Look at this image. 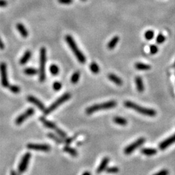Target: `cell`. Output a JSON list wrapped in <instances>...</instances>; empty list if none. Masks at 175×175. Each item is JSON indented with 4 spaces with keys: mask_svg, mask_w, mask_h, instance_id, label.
<instances>
[{
    "mask_svg": "<svg viewBox=\"0 0 175 175\" xmlns=\"http://www.w3.org/2000/svg\"><path fill=\"white\" fill-rule=\"evenodd\" d=\"M48 137H50V138L51 139L54 140L56 143L58 144H61L64 142L61 138H60L58 136H56V135L53 134V133H49V134H48Z\"/></svg>",
    "mask_w": 175,
    "mask_h": 175,
    "instance_id": "d4e9b609",
    "label": "cell"
},
{
    "mask_svg": "<svg viewBox=\"0 0 175 175\" xmlns=\"http://www.w3.org/2000/svg\"><path fill=\"white\" fill-rule=\"evenodd\" d=\"M174 66L175 67V61H174Z\"/></svg>",
    "mask_w": 175,
    "mask_h": 175,
    "instance_id": "b9f144b4",
    "label": "cell"
},
{
    "mask_svg": "<svg viewBox=\"0 0 175 175\" xmlns=\"http://www.w3.org/2000/svg\"><path fill=\"white\" fill-rule=\"evenodd\" d=\"M4 48H5V45L3 42V41H2L1 38H0V50H3Z\"/></svg>",
    "mask_w": 175,
    "mask_h": 175,
    "instance_id": "f35d334b",
    "label": "cell"
},
{
    "mask_svg": "<svg viewBox=\"0 0 175 175\" xmlns=\"http://www.w3.org/2000/svg\"><path fill=\"white\" fill-rule=\"evenodd\" d=\"M27 148L30 150L49 152L51 150L50 145L47 144H36V143H29L27 145Z\"/></svg>",
    "mask_w": 175,
    "mask_h": 175,
    "instance_id": "30bf717a",
    "label": "cell"
},
{
    "mask_svg": "<svg viewBox=\"0 0 175 175\" xmlns=\"http://www.w3.org/2000/svg\"><path fill=\"white\" fill-rule=\"evenodd\" d=\"M165 39L166 38H165V36H164V35H163V34H159L157 36V37H156V41L158 44H161L164 42L165 41Z\"/></svg>",
    "mask_w": 175,
    "mask_h": 175,
    "instance_id": "4dcf8cb0",
    "label": "cell"
},
{
    "mask_svg": "<svg viewBox=\"0 0 175 175\" xmlns=\"http://www.w3.org/2000/svg\"><path fill=\"white\" fill-rule=\"evenodd\" d=\"M7 5V2L5 0H0V7H4Z\"/></svg>",
    "mask_w": 175,
    "mask_h": 175,
    "instance_id": "74e56055",
    "label": "cell"
},
{
    "mask_svg": "<svg viewBox=\"0 0 175 175\" xmlns=\"http://www.w3.org/2000/svg\"><path fill=\"white\" fill-rule=\"evenodd\" d=\"M82 1H86V0H82Z\"/></svg>",
    "mask_w": 175,
    "mask_h": 175,
    "instance_id": "7bdbcfd3",
    "label": "cell"
},
{
    "mask_svg": "<svg viewBox=\"0 0 175 175\" xmlns=\"http://www.w3.org/2000/svg\"><path fill=\"white\" fill-rule=\"evenodd\" d=\"M9 89H10L11 92L14 93H18L20 92V88L18 86L16 85H9Z\"/></svg>",
    "mask_w": 175,
    "mask_h": 175,
    "instance_id": "1f68e13d",
    "label": "cell"
},
{
    "mask_svg": "<svg viewBox=\"0 0 175 175\" xmlns=\"http://www.w3.org/2000/svg\"><path fill=\"white\" fill-rule=\"evenodd\" d=\"M119 40H120L119 36H114V38L109 42L108 45H107V47H108L109 50H113V49H114V48H115V47L117 46V44H118Z\"/></svg>",
    "mask_w": 175,
    "mask_h": 175,
    "instance_id": "44dd1931",
    "label": "cell"
},
{
    "mask_svg": "<svg viewBox=\"0 0 175 175\" xmlns=\"http://www.w3.org/2000/svg\"><path fill=\"white\" fill-rule=\"evenodd\" d=\"M90 69L91 70V71H92V73H95V74L98 73L100 71L99 67V66H98L96 62H92V63H91V64L90 65Z\"/></svg>",
    "mask_w": 175,
    "mask_h": 175,
    "instance_id": "484cf974",
    "label": "cell"
},
{
    "mask_svg": "<svg viewBox=\"0 0 175 175\" xmlns=\"http://www.w3.org/2000/svg\"><path fill=\"white\" fill-rule=\"evenodd\" d=\"M31 57V51L27 50L25 52L24 54L22 56V57L20 58V64L21 65H25L26 63L29 61Z\"/></svg>",
    "mask_w": 175,
    "mask_h": 175,
    "instance_id": "ac0fdd59",
    "label": "cell"
},
{
    "mask_svg": "<svg viewBox=\"0 0 175 175\" xmlns=\"http://www.w3.org/2000/svg\"><path fill=\"white\" fill-rule=\"evenodd\" d=\"M153 175H169V171L166 169H163Z\"/></svg>",
    "mask_w": 175,
    "mask_h": 175,
    "instance_id": "d590c367",
    "label": "cell"
},
{
    "mask_svg": "<svg viewBox=\"0 0 175 175\" xmlns=\"http://www.w3.org/2000/svg\"><path fill=\"white\" fill-rule=\"evenodd\" d=\"M0 75L1 85L5 88L9 87V83L7 76V66L5 62L0 63Z\"/></svg>",
    "mask_w": 175,
    "mask_h": 175,
    "instance_id": "52a82bcc",
    "label": "cell"
},
{
    "mask_svg": "<svg viewBox=\"0 0 175 175\" xmlns=\"http://www.w3.org/2000/svg\"><path fill=\"white\" fill-rule=\"evenodd\" d=\"M145 38L147 40H151L153 39L154 36H155V32L152 30H148L145 32L144 34Z\"/></svg>",
    "mask_w": 175,
    "mask_h": 175,
    "instance_id": "f1b7e54d",
    "label": "cell"
},
{
    "mask_svg": "<svg viewBox=\"0 0 175 175\" xmlns=\"http://www.w3.org/2000/svg\"><path fill=\"white\" fill-rule=\"evenodd\" d=\"M46 49L42 48L40 51V70L39 80L44 82L46 79Z\"/></svg>",
    "mask_w": 175,
    "mask_h": 175,
    "instance_id": "277c9868",
    "label": "cell"
},
{
    "mask_svg": "<svg viewBox=\"0 0 175 175\" xmlns=\"http://www.w3.org/2000/svg\"><path fill=\"white\" fill-rule=\"evenodd\" d=\"M53 89H54L55 91H58L61 89L62 88V84L61 83H60V82H55L54 83H53Z\"/></svg>",
    "mask_w": 175,
    "mask_h": 175,
    "instance_id": "e575fe53",
    "label": "cell"
},
{
    "mask_svg": "<svg viewBox=\"0 0 175 175\" xmlns=\"http://www.w3.org/2000/svg\"><path fill=\"white\" fill-rule=\"evenodd\" d=\"M141 152L146 156H153L157 153V151L153 148H143L141 149Z\"/></svg>",
    "mask_w": 175,
    "mask_h": 175,
    "instance_id": "ffe728a7",
    "label": "cell"
},
{
    "mask_svg": "<svg viewBox=\"0 0 175 175\" xmlns=\"http://www.w3.org/2000/svg\"><path fill=\"white\" fill-rule=\"evenodd\" d=\"M23 72H24L25 74L27 75L32 76L36 75L38 73V71L36 69L32 68V67H28V68H25Z\"/></svg>",
    "mask_w": 175,
    "mask_h": 175,
    "instance_id": "cb8c5ba5",
    "label": "cell"
},
{
    "mask_svg": "<svg viewBox=\"0 0 175 175\" xmlns=\"http://www.w3.org/2000/svg\"><path fill=\"white\" fill-rule=\"evenodd\" d=\"M79 79H80V72L75 71L72 75L71 77V82L73 84H76L77 83H78Z\"/></svg>",
    "mask_w": 175,
    "mask_h": 175,
    "instance_id": "83f0119b",
    "label": "cell"
},
{
    "mask_svg": "<svg viewBox=\"0 0 175 175\" xmlns=\"http://www.w3.org/2000/svg\"><path fill=\"white\" fill-rule=\"evenodd\" d=\"M109 160L110 159L108 157H105L102 159L101 163H100V165H99V167H98L97 169V172L98 173H101L102 172H103L106 170L107 166H108Z\"/></svg>",
    "mask_w": 175,
    "mask_h": 175,
    "instance_id": "4fadbf2b",
    "label": "cell"
},
{
    "mask_svg": "<svg viewBox=\"0 0 175 175\" xmlns=\"http://www.w3.org/2000/svg\"><path fill=\"white\" fill-rule=\"evenodd\" d=\"M145 141V139L144 137H140V138L137 139L134 142H133L132 143L130 144L129 145H128L127 147H125L124 149V153L125 155H128L132 154L136 149H138L139 147H141L143 145Z\"/></svg>",
    "mask_w": 175,
    "mask_h": 175,
    "instance_id": "8992f818",
    "label": "cell"
},
{
    "mask_svg": "<svg viewBox=\"0 0 175 175\" xmlns=\"http://www.w3.org/2000/svg\"><path fill=\"white\" fill-rule=\"evenodd\" d=\"M70 98H71V94H70L69 93H64L61 97L56 100L50 106H49L47 109H45V110L44 111V115H48V114H50L51 112H52L53 110H55L57 107L59 106L60 104H62V103H64V102L67 101Z\"/></svg>",
    "mask_w": 175,
    "mask_h": 175,
    "instance_id": "5b68a950",
    "label": "cell"
},
{
    "mask_svg": "<svg viewBox=\"0 0 175 175\" xmlns=\"http://www.w3.org/2000/svg\"><path fill=\"white\" fill-rule=\"evenodd\" d=\"M64 151L66 152V153H68L69 155L73 156V157H76V156L78 155V153L76 149L72 148L71 147H69L68 145H66V147H64Z\"/></svg>",
    "mask_w": 175,
    "mask_h": 175,
    "instance_id": "603a6c76",
    "label": "cell"
},
{
    "mask_svg": "<svg viewBox=\"0 0 175 175\" xmlns=\"http://www.w3.org/2000/svg\"><path fill=\"white\" fill-rule=\"evenodd\" d=\"M135 68L139 71H148L150 70L151 68V66L150 65L144 64V63L141 62H137L135 64Z\"/></svg>",
    "mask_w": 175,
    "mask_h": 175,
    "instance_id": "d6986e66",
    "label": "cell"
},
{
    "mask_svg": "<svg viewBox=\"0 0 175 175\" xmlns=\"http://www.w3.org/2000/svg\"><path fill=\"white\" fill-rule=\"evenodd\" d=\"M11 175H17V174H16V172L15 171H11Z\"/></svg>",
    "mask_w": 175,
    "mask_h": 175,
    "instance_id": "60d3db41",
    "label": "cell"
},
{
    "mask_svg": "<svg viewBox=\"0 0 175 175\" xmlns=\"http://www.w3.org/2000/svg\"><path fill=\"white\" fill-rule=\"evenodd\" d=\"M50 73L53 75H57L58 74L60 71L59 67L56 64H52L50 67Z\"/></svg>",
    "mask_w": 175,
    "mask_h": 175,
    "instance_id": "4316f807",
    "label": "cell"
},
{
    "mask_svg": "<svg viewBox=\"0 0 175 175\" xmlns=\"http://www.w3.org/2000/svg\"><path fill=\"white\" fill-rule=\"evenodd\" d=\"M27 101L31 102V103L34 104L35 106L38 107V108L40 110L42 111H44L45 110V106H44V104L42 102L40 101L39 99H37L34 96H32V95H29V96L27 97Z\"/></svg>",
    "mask_w": 175,
    "mask_h": 175,
    "instance_id": "7c38bea8",
    "label": "cell"
},
{
    "mask_svg": "<svg viewBox=\"0 0 175 175\" xmlns=\"http://www.w3.org/2000/svg\"><path fill=\"white\" fill-rule=\"evenodd\" d=\"M34 113V110L32 108H29L26 110L23 114H20V115L16 119L15 123L16 125H20L23 123L24 121L29 118V117L32 116Z\"/></svg>",
    "mask_w": 175,
    "mask_h": 175,
    "instance_id": "9c48e42d",
    "label": "cell"
},
{
    "mask_svg": "<svg viewBox=\"0 0 175 175\" xmlns=\"http://www.w3.org/2000/svg\"><path fill=\"white\" fill-rule=\"evenodd\" d=\"M16 28H17L18 31H19L20 34L22 35L23 38H27V37L29 36V32H28L27 29L22 23H18V24L16 25Z\"/></svg>",
    "mask_w": 175,
    "mask_h": 175,
    "instance_id": "e0dca14e",
    "label": "cell"
},
{
    "mask_svg": "<svg viewBox=\"0 0 175 175\" xmlns=\"http://www.w3.org/2000/svg\"><path fill=\"white\" fill-rule=\"evenodd\" d=\"M58 3L64 5H69L73 3V0H58Z\"/></svg>",
    "mask_w": 175,
    "mask_h": 175,
    "instance_id": "8d00e7d4",
    "label": "cell"
},
{
    "mask_svg": "<svg viewBox=\"0 0 175 175\" xmlns=\"http://www.w3.org/2000/svg\"><path fill=\"white\" fill-rule=\"evenodd\" d=\"M106 172L109 174H116L119 172V168L118 167H111L106 169Z\"/></svg>",
    "mask_w": 175,
    "mask_h": 175,
    "instance_id": "f546056e",
    "label": "cell"
},
{
    "mask_svg": "<svg viewBox=\"0 0 175 175\" xmlns=\"http://www.w3.org/2000/svg\"><path fill=\"white\" fill-rule=\"evenodd\" d=\"M175 143V133L172 135V136L168 137L166 139H165L164 141L161 142L159 145V148L160 150H165V149L169 147L170 145H171L172 144Z\"/></svg>",
    "mask_w": 175,
    "mask_h": 175,
    "instance_id": "8fae6325",
    "label": "cell"
},
{
    "mask_svg": "<svg viewBox=\"0 0 175 175\" xmlns=\"http://www.w3.org/2000/svg\"><path fill=\"white\" fill-rule=\"evenodd\" d=\"M135 83H136V86L137 91H138V92L140 93L143 92L145 90V86H144L143 79H142L141 77L137 76L136 78H135Z\"/></svg>",
    "mask_w": 175,
    "mask_h": 175,
    "instance_id": "5bb4252c",
    "label": "cell"
},
{
    "mask_svg": "<svg viewBox=\"0 0 175 175\" xmlns=\"http://www.w3.org/2000/svg\"><path fill=\"white\" fill-rule=\"evenodd\" d=\"M40 120L41 122L43 123L46 127L50 128V129L55 130L56 128H57V125H56L54 123L46 120V119L45 118H44V117H41V118H40Z\"/></svg>",
    "mask_w": 175,
    "mask_h": 175,
    "instance_id": "9a60e30c",
    "label": "cell"
},
{
    "mask_svg": "<svg viewBox=\"0 0 175 175\" xmlns=\"http://www.w3.org/2000/svg\"><path fill=\"white\" fill-rule=\"evenodd\" d=\"M149 51L151 55H155L158 52V47L156 45H151L150 48H149Z\"/></svg>",
    "mask_w": 175,
    "mask_h": 175,
    "instance_id": "836d02e7",
    "label": "cell"
},
{
    "mask_svg": "<svg viewBox=\"0 0 175 175\" xmlns=\"http://www.w3.org/2000/svg\"><path fill=\"white\" fill-rule=\"evenodd\" d=\"M108 79L110 80L112 82H113L114 83H115L116 85L118 86H121L123 85V82L120 77H119L118 76L116 75L114 73H109L108 75Z\"/></svg>",
    "mask_w": 175,
    "mask_h": 175,
    "instance_id": "2e32d148",
    "label": "cell"
},
{
    "mask_svg": "<svg viewBox=\"0 0 175 175\" xmlns=\"http://www.w3.org/2000/svg\"><path fill=\"white\" fill-rule=\"evenodd\" d=\"M82 175H91V174L89 172H88V171H86V172H84V173L82 174Z\"/></svg>",
    "mask_w": 175,
    "mask_h": 175,
    "instance_id": "ab89813d",
    "label": "cell"
},
{
    "mask_svg": "<svg viewBox=\"0 0 175 175\" xmlns=\"http://www.w3.org/2000/svg\"><path fill=\"white\" fill-rule=\"evenodd\" d=\"M65 39H66V42L68 44L69 48H71V51H73V54L75 56L76 58H77L78 61L81 62V64H85L86 62L85 56L81 52V51L79 50V48H78V46L77 45L74 39L73 38V37H72L71 35H66V38Z\"/></svg>",
    "mask_w": 175,
    "mask_h": 175,
    "instance_id": "7a4b0ae2",
    "label": "cell"
},
{
    "mask_svg": "<svg viewBox=\"0 0 175 175\" xmlns=\"http://www.w3.org/2000/svg\"><path fill=\"white\" fill-rule=\"evenodd\" d=\"M55 130H56V132L57 133L58 136H60L61 137H62V138H64V139H66L67 138L66 133L64 131H63V130L60 129V128H57L55 129Z\"/></svg>",
    "mask_w": 175,
    "mask_h": 175,
    "instance_id": "d6a6232c",
    "label": "cell"
},
{
    "mask_svg": "<svg viewBox=\"0 0 175 175\" xmlns=\"http://www.w3.org/2000/svg\"><path fill=\"white\" fill-rule=\"evenodd\" d=\"M124 106L128 108L134 110L137 112H138L139 114H142V115L145 116L155 117L156 116V114H157V112H156V110H155L154 109L145 108V107L141 106L139 104L135 103L134 102L130 101H125L124 102Z\"/></svg>",
    "mask_w": 175,
    "mask_h": 175,
    "instance_id": "6da1fadb",
    "label": "cell"
},
{
    "mask_svg": "<svg viewBox=\"0 0 175 175\" xmlns=\"http://www.w3.org/2000/svg\"><path fill=\"white\" fill-rule=\"evenodd\" d=\"M117 106V102L115 101H109L105 102H102L101 104H97L92 105L90 107L87 108L86 110V113L87 114H92L96 112L100 111L101 110H106V109H110L113 108Z\"/></svg>",
    "mask_w": 175,
    "mask_h": 175,
    "instance_id": "3957f363",
    "label": "cell"
},
{
    "mask_svg": "<svg viewBox=\"0 0 175 175\" xmlns=\"http://www.w3.org/2000/svg\"><path fill=\"white\" fill-rule=\"evenodd\" d=\"M113 121L114 123L119 125L125 126L126 125H127V120L124 118H122V117H119V116L115 117V118H114Z\"/></svg>",
    "mask_w": 175,
    "mask_h": 175,
    "instance_id": "7402d4cb",
    "label": "cell"
},
{
    "mask_svg": "<svg viewBox=\"0 0 175 175\" xmlns=\"http://www.w3.org/2000/svg\"><path fill=\"white\" fill-rule=\"evenodd\" d=\"M31 153H25V155L23 156L22 160H21L20 162V164L18 165V172H19L20 174L23 173V172L26 171L28 165H29L30 160H31Z\"/></svg>",
    "mask_w": 175,
    "mask_h": 175,
    "instance_id": "ba28073f",
    "label": "cell"
}]
</instances>
